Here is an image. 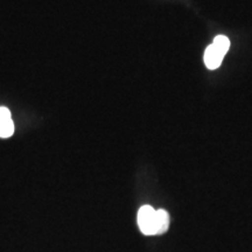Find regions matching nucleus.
Listing matches in <instances>:
<instances>
[{
    "instance_id": "1",
    "label": "nucleus",
    "mask_w": 252,
    "mask_h": 252,
    "mask_svg": "<svg viewBox=\"0 0 252 252\" xmlns=\"http://www.w3.org/2000/svg\"><path fill=\"white\" fill-rule=\"evenodd\" d=\"M156 212L151 206L141 207L138 212V225L144 235L156 234Z\"/></svg>"
},
{
    "instance_id": "2",
    "label": "nucleus",
    "mask_w": 252,
    "mask_h": 252,
    "mask_svg": "<svg viewBox=\"0 0 252 252\" xmlns=\"http://www.w3.org/2000/svg\"><path fill=\"white\" fill-rule=\"evenodd\" d=\"M225 54L217 48L215 45H210L204 52V63H206L207 68L210 70H215L220 65L222 60Z\"/></svg>"
},
{
    "instance_id": "3",
    "label": "nucleus",
    "mask_w": 252,
    "mask_h": 252,
    "mask_svg": "<svg viewBox=\"0 0 252 252\" xmlns=\"http://www.w3.org/2000/svg\"><path fill=\"white\" fill-rule=\"evenodd\" d=\"M14 133V124L7 108H0V138H9Z\"/></svg>"
},
{
    "instance_id": "4",
    "label": "nucleus",
    "mask_w": 252,
    "mask_h": 252,
    "mask_svg": "<svg viewBox=\"0 0 252 252\" xmlns=\"http://www.w3.org/2000/svg\"><path fill=\"white\" fill-rule=\"evenodd\" d=\"M169 228V215L166 210L159 209L156 212V234L162 235Z\"/></svg>"
},
{
    "instance_id": "5",
    "label": "nucleus",
    "mask_w": 252,
    "mask_h": 252,
    "mask_svg": "<svg viewBox=\"0 0 252 252\" xmlns=\"http://www.w3.org/2000/svg\"><path fill=\"white\" fill-rule=\"evenodd\" d=\"M213 45H215L220 52H223L224 54H226L230 48V41L228 37L224 35H217L215 39H214Z\"/></svg>"
}]
</instances>
